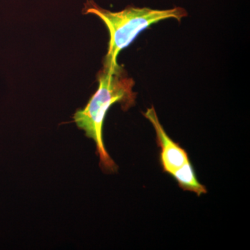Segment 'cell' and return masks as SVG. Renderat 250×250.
<instances>
[{"mask_svg":"<svg viewBox=\"0 0 250 250\" xmlns=\"http://www.w3.org/2000/svg\"><path fill=\"white\" fill-rule=\"evenodd\" d=\"M83 13L98 16L109 31L108 52L104 62V65L108 67L118 65L117 57L120 52L152 24L167 19L180 22L187 16V11L178 6L166 10L127 6L118 12H112L100 7L93 0H87Z\"/></svg>","mask_w":250,"mask_h":250,"instance_id":"7a4b0ae2","label":"cell"},{"mask_svg":"<svg viewBox=\"0 0 250 250\" xmlns=\"http://www.w3.org/2000/svg\"><path fill=\"white\" fill-rule=\"evenodd\" d=\"M143 114L150 122L155 130L156 143L160 147L159 163L163 171L173 177L179 171L192 165L187 150L171 139L166 133L159 121L154 106L147 108Z\"/></svg>","mask_w":250,"mask_h":250,"instance_id":"3957f363","label":"cell"},{"mask_svg":"<svg viewBox=\"0 0 250 250\" xmlns=\"http://www.w3.org/2000/svg\"><path fill=\"white\" fill-rule=\"evenodd\" d=\"M98 82V90L85 108L77 110L74 115V121L79 129L84 131L85 136L95 142L101 168L108 172H114L118 166L105 147L104 122L113 105L120 104L124 111L134 106L137 94L133 90L134 81L128 77L119 65L104 66L99 73Z\"/></svg>","mask_w":250,"mask_h":250,"instance_id":"6da1fadb","label":"cell"}]
</instances>
